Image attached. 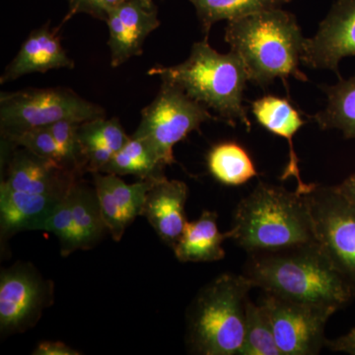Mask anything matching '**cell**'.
<instances>
[{"mask_svg": "<svg viewBox=\"0 0 355 355\" xmlns=\"http://www.w3.org/2000/svg\"><path fill=\"white\" fill-rule=\"evenodd\" d=\"M243 275L263 292L336 311L349 304L354 287L318 243L249 254Z\"/></svg>", "mask_w": 355, "mask_h": 355, "instance_id": "6da1fadb", "label": "cell"}, {"mask_svg": "<svg viewBox=\"0 0 355 355\" xmlns=\"http://www.w3.org/2000/svg\"><path fill=\"white\" fill-rule=\"evenodd\" d=\"M304 37L295 15L279 8L268 9L229 21L225 41L241 58L250 83L268 87L289 77L306 83L299 69Z\"/></svg>", "mask_w": 355, "mask_h": 355, "instance_id": "7a4b0ae2", "label": "cell"}, {"mask_svg": "<svg viewBox=\"0 0 355 355\" xmlns=\"http://www.w3.org/2000/svg\"><path fill=\"white\" fill-rule=\"evenodd\" d=\"M234 240L248 254L316 243L305 195L260 182L236 207Z\"/></svg>", "mask_w": 355, "mask_h": 355, "instance_id": "3957f363", "label": "cell"}, {"mask_svg": "<svg viewBox=\"0 0 355 355\" xmlns=\"http://www.w3.org/2000/svg\"><path fill=\"white\" fill-rule=\"evenodd\" d=\"M147 74L176 84L231 127L241 123L248 132L251 130L252 123L243 104L249 79L241 58L233 51L218 53L205 38L193 44L190 57L182 64L156 65Z\"/></svg>", "mask_w": 355, "mask_h": 355, "instance_id": "277c9868", "label": "cell"}, {"mask_svg": "<svg viewBox=\"0 0 355 355\" xmlns=\"http://www.w3.org/2000/svg\"><path fill=\"white\" fill-rule=\"evenodd\" d=\"M253 288L244 275L223 273L198 291L187 313L186 343L191 354L239 355Z\"/></svg>", "mask_w": 355, "mask_h": 355, "instance_id": "5b68a950", "label": "cell"}, {"mask_svg": "<svg viewBox=\"0 0 355 355\" xmlns=\"http://www.w3.org/2000/svg\"><path fill=\"white\" fill-rule=\"evenodd\" d=\"M105 116L106 112L100 105L87 101L69 88H27L0 95L3 139L60 121L84 123Z\"/></svg>", "mask_w": 355, "mask_h": 355, "instance_id": "8992f818", "label": "cell"}, {"mask_svg": "<svg viewBox=\"0 0 355 355\" xmlns=\"http://www.w3.org/2000/svg\"><path fill=\"white\" fill-rule=\"evenodd\" d=\"M217 120L209 108L184 93L176 84L162 81L157 96L141 112L132 137L146 142L164 166L175 163L174 146L205 121Z\"/></svg>", "mask_w": 355, "mask_h": 355, "instance_id": "52a82bcc", "label": "cell"}, {"mask_svg": "<svg viewBox=\"0 0 355 355\" xmlns=\"http://www.w3.org/2000/svg\"><path fill=\"white\" fill-rule=\"evenodd\" d=\"M304 195L318 244L355 289V205L336 186L313 184Z\"/></svg>", "mask_w": 355, "mask_h": 355, "instance_id": "ba28073f", "label": "cell"}, {"mask_svg": "<svg viewBox=\"0 0 355 355\" xmlns=\"http://www.w3.org/2000/svg\"><path fill=\"white\" fill-rule=\"evenodd\" d=\"M263 308L282 355H316L326 347L324 329L336 309L307 304L263 292Z\"/></svg>", "mask_w": 355, "mask_h": 355, "instance_id": "9c48e42d", "label": "cell"}, {"mask_svg": "<svg viewBox=\"0 0 355 355\" xmlns=\"http://www.w3.org/2000/svg\"><path fill=\"white\" fill-rule=\"evenodd\" d=\"M55 287L31 263H17L0 275V331L16 335L36 326L53 303Z\"/></svg>", "mask_w": 355, "mask_h": 355, "instance_id": "30bf717a", "label": "cell"}, {"mask_svg": "<svg viewBox=\"0 0 355 355\" xmlns=\"http://www.w3.org/2000/svg\"><path fill=\"white\" fill-rule=\"evenodd\" d=\"M355 55V0H336L315 36L305 38L301 62L314 69H330L338 79L340 62Z\"/></svg>", "mask_w": 355, "mask_h": 355, "instance_id": "8fae6325", "label": "cell"}, {"mask_svg": "<svg viewBox=\"0 0 355 355\" xmlns=\"http://www.w3.org/2000/svg\"><path fill=\"white\" fill-rule=\"evenodd\" d=\"M105 22L114 69L141 55L147 37L160 26L153 0H125L110 11Z\"/></svg>", "mask_w": 355, "mask_h": 355, "instance_id": "7c38bea8", "label": "cell"}, {"mask_svg": "<svg viewBox=\"0 0 355 355\" xmlns=\"http://www.w3.org/2000/svg\"><path fill=\"white\" fill-rule=\"evenodd\" d=\"M13 148L0 189L64 198L72 184L81 177L62 166L35 155L23 147L13 146Z\"/></svg>", "mask_w": 355, "mask_h": 355, "instance_id": "4fadbf2b", "label": "cell"}, {"mask_svg": "<svg viewBox=\"0 0 355 355\" xmlns=\"http://www.w3.org/2000/svg\"><path fill=\"white\" fill-rule=\"evenodd\" d=\"M93 176L107 230L119 242L128 226L141 216L147 191L158 178L127 184L120 176L108 173H95Z\"/></svg>", "mask_w": 355, "mask_h": 355, "instance_id": "5bb4252c", "label": "cell"}, {"mask_svg": "<svg viewBox=\"0 0 355 355\" xmlns=\"http://www.w3.org/2000/svg\"><path fill=\"white\" fill-rule=\"evenodd\" d=\"M188 186L178 180L158 178L147 191L141 216L148 221L161 241L174 249L184 225Z\"/></svg>", "mask_w": 355, "mask_h": 355, "instance_id": "9a60e30c", "label": "cell"}, {"mask_svg": "<svg viewBox=\"0 0 355 355\" xmlns=\"http://www.w3.org/2000/svg\"><path fill=\"white\" fill-rule=\"evenodd\" d=\"M73 67V60L62 46L58 30L51 29L48 23L30 33L17 55L4 69L0 83H11L28 74Z\"/></svg>", "mask_w": 355, "mask_h": 355, "instance_id": "2e32d148", "label": "cell"}, {"mask_svg": "<svg viewBox=\"0 0 355 355\" xmlns=\"http://www.w3.org/2000/svg\"><path fill=\"white\" fill-rule=\"evenodd\" d=\"M251 108L252 114L259 125L272 135L286 139L288 144V163L280 179L286 181L294 178L297 181L296 191L302 195L308 193L313 184H306L301 179L299 158L293 144V137L306 123L300 112L288 99L277 95H265L260 99L254 100L252 102Z\"/></svg>", "mask_w": 355, "mask_h": 355, "instance_id": "e0dca14e", "label": "cell"}, {"mask_svg": "<svg viewBox=\"0 0 355 355\" xmlns=\"http://www.w3.org/2000/svg\"><path fill=\"white\" fill-rule=\"evenodd\" d=\"M218 216L216 211L203 210L195 221L186 222L183 233L174 247L175 256L182 263H209L220 261L225 257L222 243L234 240L232 228L220 232L217 225Z\"/></svg>", "mask_w": 355, "mask_h": 355, "instance_id": "ac0fdd59", "label": "cell"}, {"mask_svg": "<svg viewBox=\"0 0 355 355\" xmlns=\"http://www.w3.org/2000/svg\"><path fill=\"white\" fill-rule=\"evenodd\" d=\"M79 141L85 172L102 173L130 137L116 118H100L79 123Z\"/></svg>", "mask_w": 355, "mask_h": 355, "instance_id": "d6986e66", "label": "cell"}, {"mask_svg": "<svg viewBox=\"0 0 355 355\" xmlns=\"http://www.w3.org/2000/svg\"><path fill=\"white\" fill-rule=\"evenodd\" d=\"M71 212L72 250H89L99 243L107 232L95 187L81 177L72 184L67 195Z\"/></svg>", "mask_w": 355, "mask_h": 355, "instance_id": "ffe728a7", "label": "cell"}, {"mask_svg": "<svg viewBox=\"0 0 355 355\" xmlns=\"http://www.w3.org/2000/svg\"><path fill=\"white\" fill-rule=\"evenodd\" d=\"M328 97L326 108L313 116L322 130H338L345 139H355V74L338 79L324 88Z\"/></svg>", "mask_w": 355, "mask_h": 355, "instance_id": "44dd1931", "label": "cell"}, {"mask_svg": "<svg viewBox=\"0 0 355 355\" xmlns=\"http://www.w3.org/2000/svg\"><path fill=\"white\" fill-rule=\"evenodd\" d=\"M207 162L210 175L225 186H242L259 176L253 159L235 141L221 142L212 147Z\"/></svg>", "mask_w": 355, "mask_h": 355, "instance_id": "7402d4cb", "label": "cell"}, {"mask_svg": "<svg viewBox=\"0 0 355 355\" xmlns=\"http://www.w3.org/2000/svg\"><path fill=\"white\" fill-rule=\"evenodd\" d=\"M193 6L205 38L209 39L212 26L219 21H233L250 14L279 8L291 0H189Z\"/></svg>", "mask_w": 355, "mask_h": 355, "instance_id": "603a6c76", "label": "cell"}, {"mask_svg": "<svg viewBox=\"0 0 355 355\" xmlns=\"http://www.w3.org/2000/svg\"><path fill=\"white\" fill-rule=\"evenodd\" d=\"M165 167L146 142L132 135L125 146L114 154L102 173L120 177L132 175L140 180L155 179L165 176Z\"/></svg>", "mask_w": 355, "mask_h": 355, "instance_id": "cb8c5ba5", "label": "cell"}, {"mask_svg": "<svg viewBox=\"0 0 355 355\" xmlns=\"http://www.w3.org/2000/svg\"><path fill=\"white\" fill-rule=\"evenodd\" d=\"M239 355H282L272 324L260 303L248 299L245 338Z\"/></svg>", "mask_w": 355, "mask_h": 355, "instance_id": "d4e9b609", "label": "cell"}, {"mask_svg": "<svg viewBox=\"0 0 355 355\" xmlns=\"http://www.w3.org/2000/svg\"><path fill=\"white\" fill-rule=\"evenodd\" d=\"M4 141L9 146L23 147L44 160L50 161L67 169L64 156L60 153L49 127L32 128L10 139H4Z\"/></svg>", "mask_w": 355, "mask_h": 355, "instance_id": "484cf974", "label": "cell"}, {"mask_svg": "<svg viewBox=\"0 0 355 355\" xmlns=\"http://www.w3.org/2000/svg\"><path fill=\"white\" fill-rule=\"evenodd\" d=\"M79 123H81L64 120L49 125V128L64 156L67 169L83 176L85 168L78 137Z\"/></svg>", "mask_w": 355, "mask_h": 355, "instance_id": "4316f807", "label": "cell"}, {"mask_svg": "<svg viewBox=\"0 0 355 355\" xmlns=\"http://www.w3.org/2000/svg\"><path fill=\"white\" fill-rule=\"evenodd\" d=\"M125 0H67L69 12L64 22L77 14H87L96 19L106 21L110 11Z\"/></svg>", "mask_w": 355, "mask_h": 355, "instance_id": "83f0119b", "label": "cell"}, {"mask_svg": "<svg viewBox=\"0 0 355 355\" xmlns=\"http://www.w3.org/2000/svg\"><path fill=\"white\" fill-rule=\"evenodd\" d=\"M33 354L35 355H80L78 350L72 349L69 345L62 342H53L44 340L40 343L35 349Z\"/></svg>", "mask_w": 355, "mask_h": 355, "instance_id": "f1b7e54d", "label": "cell"}, {"mask_svg": "<svg viewBox=\"0 0 355 355\" xmlns=\"http://www.w3.org/2000/svg\"><path fill=\"white\" fill-rule=\"evenodd\" d=\"M326 347L333 352L355 355V328L349 331L347 335L340 336L335 340H327Z\"/></svg>", "mask_w": 355, "mask_h": 355, "instance_id": "f546056e", "label": "cell"}, {"mask_svg": "<svg viewBox=\"0 0 355 355\" xmlns=\"http://www.w3.org/2000/svg\"><path fill=\"white\" fill-rule=\"evenodd\" d=\"M336 187L343 197L355 205V173L345 179L342 184Z\"/></svg>", "mask_w": 355, "mask_h": 355, "instance_id": "4dcf8cb0", "label": "cell"}]
</instances>
